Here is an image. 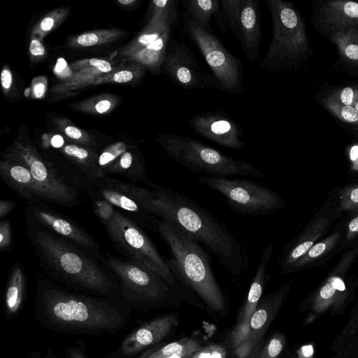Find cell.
Returning <instances> with one entry per match:
<instances>
[{"instance_id": "6da1fadb", "label": "cell", "mask_w": 358, "mask_h": 358, "mask_svg": "<svg viewBox=\"0 0 358 358\" xmlns=\"http://www.w3.org/2000/svg\"><path fill=\"white\" fill-rule=\"evenodd\" d=\"M143 184L150 189L148 208L152 214L205 245L232 277L243 276L248 266V253L225 224L182 193L149 180Z\"/></svg>"}, {"instance_id": "7a4b0ae2", "label": "cell", "mask_w": 358, "mask_h": 358, "mask_svg": "<svg viewBox=\"0 0 358 358\" xmlns=\"http://www.w3.org/2000/svg\"><path fill=\"white\" fill-rule=\"evenodd\" d=\"M35 312L44 327L71 334H114L127 322L115 299L71 291L48 279L37 282Z\"/></svg>"}, {"instance_id": "3957f363", "label": "cell", "mask_w": 358, "mask_h": 358, "mask_svg": "<svg viewBox=\"0 0 358 358\" xmlns=\"http://www.w3.org/2000/svg\"><path fill=\"white\" fill-rule=\"evenodd\" d=\"M27 234L44 272L74 291L120 299L115 275L74 244L45 230L27 226Z\"/></svg>"}, {"instance_id": "277c9868", "label": "cell", "mask_w": 358, "mask_h": 358, "mask_svg": "<svg viewBox=\"0 0 358 358\" xmlns=\"http://www.w3.org/2000/svg\"><path fill=\"white\" fill-rule=\"evenodd\" d=\"M169 248L166 262L173 275L215 311L226 308L224 294L213 272L210 259L201 244L173 224L158 217L151 223Z\"/></svg>"}, {"instance_id": "5b68a950", "label": "cell", "mask_w": 358, "mask_h": 358, "mask_svg": "<svg viewBox=\"0 0 358 358\" xmlns=\"http://www.w3.org/2000/svg\"><path fill=\"white\" fill-rule=\"evenodd\" d=\"M90 199L96 216L115 248L126 258L142 263L167 283L176 287L180 280L142 227L108 203L97 199Z\"/></svg>"}, {"instance_id": "8992f818", "label": "cell", "mask_w": 358, "mask_h": 358, "mask_svg": "<svg viewBox=\"0 0 358 358\" xmlns=\"http://www.w3.org/2000/svg\"><path fill=\"white\" fill-rule=\"evenodd\" d=\"M156 141L167 156L189 170L213 177L251 176L264 178V173L252 164L236 159L189 137L159 135Z\"/></svg>"}, {"instance_id": "52a82bcc", "label": "cell", "mask_w": 358, "mask_h": 358, "mask_svg": "<svg viewBox=\"0 0 358 358\" xmlns=\"http://www.w3.org/2000/svg\"><path fill=\"white\" fill-rule=\"evenodd\" d=\"M272 22V38L260 69L274 72L293 66L309 48L304 23L292 3L266 0Z\"/></svg>"}, {"instance_id": "ba28073f", "label": "cell", "mask_w": 358, "mask_h": 358, "mask_svg": "<svg viewBox=\"0 0 358 358\" xmlns=\"http://www.w3.org/2000/svg\"><path fill=\"white\" fill-rule=\"evenodd\" d=\"M100 262L115 275L120 299L131 306L161 303L176 288L138 261L103 255Z\"/></svg>"}, {"instance_id": "9c48e42d", "label": "cell", "mask_w": 358, "mask_h": 358, "mask_svg": "<svg viewBox=\"0 0 358 358\" xmlns=\"http://www.w3.org/2000/svg\"><path fill=\"white\" fill-rule=\"evenodd\" d=\"M3 156L16 160L28 169L47 203L64 207L80 204L82 192L29 143L16 139Z\"/></svg>"}, {"instance_id": "30bf717a", "label": "cell", "mask_w": 358, "mask_h": 358, "mask_svg": "<svg viewBox=\"0 0 358 358\" xmlns=\"http://www.w3.org/2000/svg\"><path fill=\"white\" fill-rule=\"evenodd\" d=\"M198 180L224 197L229 208L241 215L271 214L284 205L272 189L246 179H229L199 174Z\"/></svg>"}, {"instance_id": "8fae6325", "label": "cell", "mask_w": 358, "mask_h": 358, "mask_svg": "<svg viewBox=\"0 0 358 358\" xmlns=\"http://www.w3.org/2000/svg\"><path fill=\"white\" fill-rule=\"evenodd\" d=\"M85 193L90 199L108 203L141 227L151 229V223L156 216L148 209L149 188L140 187L128 180L104 176L90 178Z\"/></svg>"}, {"instance_id": "7c38bea8", "label": "cell", "mask_w": 358, "mask_h": 358, "mask_svg": "<svg viewBox=\"0 0 358 358\" xmlns=\"http://www.w3.org/2000/svg\"><path fill=\"white\" fill-rule=\"evenodd\" d=\"M184 28L196 45L220 85L229 93L242 88V65L208 29L185 14Z\"/></svg>"}, {"instance_id": "4fadbf2b", "label": "cell", "mask_w": 358, "mask_h": 358, "mask_svg": "<svg viewBox=\"0 0 358 358\" xmlns=\"http://www.w3.org/2000/svg\"><path fill=\"white\" fill-rule=\"evenodd\" d=\"M24 217L27 226L45 230L63 238L100 262L103 255L95 238L76 222L56 211L47 203L27 204Z\"/></svg>"}, {"instance_id": "5bb4252c", "label": "cell", "mask_w": 358, "mask_h": 358, "mask_svg": "<svg viewBox=\"0 0 358 358\" xmlns=\"http://www.w3.org/2000/svg\"><path fill=\"white\" fill-rule=\"evenodd\" d=\"M224 22L239 42L248 59L255 62L259 57L262 38L261 12L255 0H221Z\"/></svg>"}, {"instance_id": "9a60e30c", "label": "cell", "mask_w": 358, "mask_h": 358, "mask_svg": "<svg viewBox=\"0 0 358 358\" xmlns=\"http://www.w3.org/2000/svg\"><path fill=\"white\" fill-rule=\"evenodd\" d=\"M191 128L200 136L230 149L245 147L241 128L229 117L220 113L200 114L189 120Z\"/></svg>"}, {"instance_id": "2e32d148", "label": "cell", "mask_w": 358, "mask_h": 358, "mask_svg": "<svg viewBox=\"0 0 358 358\" xmlns=\"http://www.w3.org/2000/svg\"><path fill=\"white\" fill-rule=\"evenodd\" d=\"M163 65L167 76L182 87L194 89L203 81L198 61L184 42L173 41L168 47Z\"/></svg>"}, {"instance_id": "e0dca14e", "label": "cell", "mask_w": 358, "mask_h": 358, "mask_svg": "<svg viewBox=\"0 0 358 358\" xmlns=\"http://www.w3.org/2000/svg\"><path fill=\"white\" fill-rule=\"evenodd\" d=\"M178 324L173 315H166L151 320L129 334L122 341L123 355L132 356L145 348L153 347L165 338Z\"/></svg>"}, {"instance_id": "ac0fdd59", "label": "cell", "mask_w": 358, "mask_h": 358, "mask_svg": "<svg viewBox=\"0 0 358 358\" xmlns=\"http://www.w3.org/2000/svg\"><path fill=\"white\" fill-rule=\"evenodd\" d=\"M0 176L4 182L27 204L45 202V197L28 169L20 162L3 156Z\"/></svg>"}, {"instance_id": "d6986e66", "label": "cell", "mask_w": 358, "mask_h": 358, "mask_svg": "<svg viewBox=\"0 0 358 358\" xmlns=\"http://www.w3.org/2000/svg\"><path fill=\"white\" fill-rule=\"evenodd\" d=\"M346 297L343 278L338 275L329 277L315 294L305 323H311L329 309L337 311L342 307Z\"/></svg>"}, {"instance_id": "ffe728a7", "label": "cell", "mask_w": 358, "mask_h": 358, "mask_svg": "<svg viewBox=\"0 0 358 358\" xmlns=\"http://www.w3.org/2000/svg\"><path fill=\"white\" fill-rule=\"evenodd\" d=\"M320 25L331 31L358 26V3L329 1L320 9Z\"/></svg>"}, {"instance_id": "44dd1931", "label": "cell", "mask_w": 358, "mask_h": 358, "mask_svg": "<svg viewBox=\"0 0 358 358\" xmlns=\"http://www.w3.org/2000/svg\"><path fill=\"white\" fill-rule=\"evenodd\" d=\"M289 289L290 283H287L260 301L250 320L249 337L262 338L275 315L282 305Z\"/></svg>"}, {"instance_id": "7402d4cb", "label": "cell", "mask_w": 358, "mask_h": 358, "mask_svg": "<svg viewBox=\"0 0 358 358\" xmlns=\"http://www.w3.org/2000/svg\"><path fill=\"white\" fill-rule=\"evenodd\" d=\"M273 250L271 243H268L263 249L238 321L250 320L257 310L264 287L271 278L267 268Z\"/></svg>"}, {"instance_id": "603a6c76", "label": "cell", "mask_w": 358, "mask_h": 358, "mask_svg": "<svg viewBox=\"0 0 358 358\" xmlns=\"http://www.w3.org/2000/svg\"><path fill=\"white\" fill-rule=\"evenodd\" d=\"M176 20L163 14L152 15L140 34L120 51V56L129 58L166 33L171 31L173 24Z\"/></svg>"}, {"instance_id": "cb8c5ba5", "label": "cell", "mask_w": 358, "mask_h": 358, "mask_svg": "<svg viewBox=\"0 0 358 358\" xmlns=\"http://www.w3.org/2000/svg\"><path fill=\"white\" fill-rule=\"evenodd\" d=\"M328 224V219L320 217L298 238L280 259L283 271H289L291 266L303 257L315 244Z\"/></svg>"}, {"instance_id": "d4e9b609", "label": "cell", "mask_w": 358, "mask_h": 358, "mask_svg": "<svg viewBox=\"0 0 358 358\" xmlns=\"http://www.w3.org/2000/svg\"><path fill=\"white\" fill-rule=\"evenodd\" d=\"M27 290L26 276L24 268L15 262L8 274L4 297L5 312L8 317L15 316L20 310Z\"/></svg>"}, {"instance_id": "484cf974", "label": "cell", "mask_w": 358, "mask_h": 358, "mask_svg": "<svg viewBox=\"0 0 358 358\" xmlns=\"http://www.w3.org/2000/svg\"><path fill=\"white\" fill-rule=\"evenodd\" d=\"M182 3L185 8V14L201 27L207 29L212 17H215L220 31L223 33L227 31V28L224 22L220 1L185 0Z\"/></svg>"}, {"instance_id": "4316f807", "label": "cell", "mask_w": 358, "mask_h": 358, "mask_svg": "<svg viewBox=\"0 0 358 358\" xmlns=\"http://www.w3.org/2000/svg\"><path fill=\"white\" fill-rule=\"evenodd\" d=\"M330 38L346 62L358 65V26L332 31Z\"/></svg>"}, {"instance_id": "83f0119b", "label": "cell", "mask_w": 358, "mask_h": 358, "mask_svg": "<svg viewBox=\"0 0 358 358\" xmlns=\"http://www.w3.org/2000/svg\"><path fill=\"white\" fill-rule=\"evenodd\" d=\"M201 348L199 343L194 339L185 338L157 347H152L138 358H169L177 354L192 353Z\"/></svg>"}, {"instance_id": "f1b7e54d", "label": "cell", "mask_w": 358, "mask_h": 358, "mask_svg": "<svg viewBox=\"0 0 358 358\" xmlns=\"http://www.w3.org/2000/svg\"><path fill=\"white\" fill-rule=\"evenodd\" d=\"M339 237L340 234L335 232L323 241L315 243L303 257L291 266L289 270L303 266L321 257L334 246Z\"/></svg>"}, {"instance_id": "f546056e", "label": "cell", "mask_w": 358, "mask_h": 358, "mask_svg": "<svg viewBox=\"0 0 358 358\" xmlns=\"http://www.w3.org/2000/svg\"><path fill=\"white\" fill-rule=\"evenodd\" d=\"M326 107L345 122L358 124V110L350 106L342 104L334 95L324 100Z\"/></svg>"}, {"instance_id": "4dcf8cb0", "label": "cell", "mask_w": 358, "mask_h": 358, "mask_svg": "<svg viewBox=\"0 0 358 358\" xmlns=\"http://www.w3.org/2000/svg\"><path fill=\"white\" fill-rule=\"evenodd\" d=\"M116 34L112 31L106 30L84 33L76 38L73 45L89 47L104 43L111 41L113 36Z\"/></svg>"}, {"instance_id": "1f68e13d", "label": "cell", "mask_w": 358, "mask_h": 358, "mask_svg": "<svg viewBox=\"0 0 358 358\" xmlns=\"http://www.w3.org/2000/svg\"><path fill=\"white\" fill-rule=\"evenodd\" d=\"M143 66H137L136 68H134L131 70L127 69L118 70L111 73H108L106 76H103L97 78L95 81L96 84H101L105 83H124L133 80L135 75H142L143 73Z\"/></svg>"}, {"instance_id": "d6a6232c", "label": "cell", "mask_w": 358, "mask_h": 358, "mask_svg": "<svg viewBox=\"0 0 358 358\" xmlns=\"http://www.w3.org/2000/svg\"><path fill=\"white\" fill-rule=\"evenodd\" d=\"M285 338L282 334L273 335L257 358H278L284 349Z\"/></svg>"}, {"instance_id": "836d02e7", "label": "cell", "mask_w": 358, "mask_h": 358, "mask_svg": "<svg viewBox=\"0 0 358 358\" xmlns=\"http://www.w3.org/2000/svg\"><path fill=\"white\" fill-rule=\"evenodd\" d=\"M74 68L86 72H96L108 73L112 71L113 67L109 62L101 59H90L76 62Z\"/></svg>"}, {"instance_id": "e575fe53", "label": "cell", "mask_w": 358, "mask_h": 358, "mask_svg": "<svg viewBox=\"0 0 358 358\" xmlns=\"http://www.w3.org/2000/svg\"><path fill=\"white\" fill-rule=\"evenodd\" d=\"M151 17L156 14L169 15L175 19L178 17V1L176 0H153Z\"/></svg>"}, {"instance_id": "d590c367", "label": "cell", "mask_w": 358, "mask_h": 358, "mask_svg": "<svg viewBox=\"0 0 358 358\" xmlns=\"http://www.w3.org/2000/svg\"><path fill=\"white\" fill-rule=\"evenodd\" d=\"M261 339L248 337L235 349L236 358H254L257 352Z\"/></svg>"}, {"instance_id": "8d00e7d4", "label": "cell", "mask_w": 358, "mask_h": 358, "mask_svg": "<svg viewBox=\"0 0 358 358\" xmlns=\"http://www.w3.org/2000/svg\"><path fill=\"white\" fill-rule=\"evenodd\" d=\"M250 320L238 321L231 334V343L234 348H236L242 342L250 336Z\"/></svg>"}, {"instance_id": "74e56055", "label": "cell", "mask_w": 358, "mask_h": 358, "mask_svg": "<svg viewBox=\"0 0 358 358\" xmlns=\"http://www.w3.org/2000/svg\"><path fill=\"white\" fill-rule=\"evenodd\" d=\"M65 15L64 11H55L44 17L40 22L38 27L36 29L35 32L38 34H41L43 36L45 34L55 28L57 23H59L62 18Z\"/></svg>"}, {"instance_id": "f35d334b", "label": "cell", "mask_w": 358, "mask_h": 358, "mask_svg": "<svg viewBox=\"0 0 358 358\" xmlns=\"http://www.w3.org/2000/svg\"><path fill=\"white\" fill-rule=\"evenodd\" d=\"M13 232L8 220H1L0 222V251L1 253L9 250L13 245Z\"/></svg>"}, {"instance_id": "ab89813d", "label": "cell", "mask_w": 358, "mask_h": 358, "mask_svg": "<svg viewBox=\"0 0 358 358\" xmlns=\"http://www.w3.org/2000/svg\"><path fill=\"white\" fill-rule=\"evenodd\" d=\"M225 348L217 344L201 348L197 350L190 358H226Z\"/></svg>"}, {"instance_id": "60d3db41", "label": "cell", "mask_w": 358, "mask_h": 358, "mask_svg": "<svg viewBox=\"0 0 358 358\" xmlns=\"http://www.w3.org/2000/svg\"><path fill=\"white\" fill-rule=\"evenodd\" d=\"M342 209L354 210L358 208V185L346 189L341 196Z\"/></svg>"}, {"instance_id": "b9f144b4", "label": "cell", "mask_w": 358, "mask_h": 358, "mask_svg": "<svg viewBox=\"0 0 358 358\" xmlns=\"http://www.w3.org/2000/svg\"><path fill=\"white\" fill-rule=\"evenodd\" d=\"M356 91L350 87L343 88L338 94L334 95L343 105L353 106Z\"/></svg>"}, {"instance_id": "7bdbcfd3", "label": "cell", "mask_w": 358, "mask_h": 358, "mask_svg": "<svg viewBox=\"0 0 358 358\" xmlns=\"http://www.w3.org/2000/svg\"><path fill=\"white\" fill-rule=\"evenodd\" d=\"M55 73L61 78H66L71 75L70 69L67 63L63 58H59L55 66Z\"/></svg>"}, {"instance_id": "ee69618b", "label": "cell", "mask_w": 358, "mask_h": 358, "mask_svg": "<svg viewBox=\"0 0 358 358\" xmlns=\"http://www.w3.org/2000/svg\"><path fill=\"white\" fill-rule=\"evenodd\" d=\"M17 207V203L12 200L1 199L0 201V218L2 220Z\"/></svg>"}, {"instance_id": "f6af8a7d", "label": "cell", "mask_w": 358, "mask_h": 358, "mask_svg": "<svg viewBox=\"0 0 358 358\" xmlns=\"http://www.w3.org/2000/svg\"><path fill=\"white\" fill-rule=\"evenodd\" d=\"M298 358H313L315 354L314 343H310L301 345L296 352Z\"/></svg>"}, {"instance_id": "bcb514c9", "label": "cell", "mask_w": 358, "mask_h": 358, "mask_svg": "<svg viewBox=\"0 0 358 358\" xmlns=\"http://www.w3.org/2000/svg\"><path fill=\"white\" fill-rule=\"evenodd\" d=\"M29 52L32 56L41 57L45 55V49L39 40L34 38L30 43Z\"/></svg>"}, {"instance_id": "7dc6e473", "label": "cell", "mask_w": 358, "mask_h": 358, "mask_svg": "<svg viewBox=\"0 0 358 358\" xmlns=\"http://www.w3.org/2000/svg\"><path fill=\"white\" fill-rule=\"evenodd\" d=\"M65 134L71 139L81 141L83 137L82 131L77 127L73 126H67L64 129Z\"/></svg>"}, {"instance_id": "c3c4849f", "label": "cell", "mask_w": 358, "mask_h": 358, "mask_svg": "<svg viewBox=\"0 0 358 358\" xmlns=\"http://www.w3.org/2000/svg\"><path fill=\"white\" fill-rule=\"evenodd\" d=\"M12 74L7 69H3L1 74V85L4 90H8L12 85Z\"/></svg>"}, {"instance_id": "681fc988", "label": "cell", "mask_w": 358, "mask_h": 358, "mask_svg": "<svg viewBox=\"0 0 358 358\" xmlns=\"http://www.w3.org/2000/svg\"><path fill=\"white\" fill-rule=\"evenodd\" d=\"M111 107V103L109 100L103 99L99 101L95 105V110L99 113H104Z\"/></svg>"}, {"instance_id": "f907efd6", "label": "cell", "mask_w": 358, "mask_h": 358, "mask_svg": "<svg viewBox=\"0 0 358 358\" xmlns=\"http://www.w3.org/2000/svg\"><path fill=\"white\" fill-rule=\"evenodd\" d=\"M358 233V217L352 219L349 224L348 229V238H352L355 234Z\"/></svg>"}, {"instance_id": "816d5d0a", "label": "cell", "mask_w": 358, "mask_h": 358, "mask_svg": "<svg viewBox=\"0 0 358 358\" xmlns=\"http://www.w3.org/2000/svg\"><path fill=\"white\" fill-rule=\"evenodd\" d=\"M50 145L53 148H60L64 145V138L59 134L53 136L50 140Z\"/></svg>"}, {"instance_id": "f5cc1de1", "label": "cell", "mask_w": 358, "mask_h": 358, "mask_svg": "<svg viewBox=\"0 0 358 358\" xmlns=\"http://www.w3.org/2000/svg\"><path fill=\"white\" fill-rule=\"evenodd\" d=\"M67 355L68 358H87L83 352L76 348H68Z\"/></svg>"}, {"instance_id": "db71d44e", "label": "cell", "mask_w": 358, "mask_h": 358, "mask_svg": "<svg viewBox=\"0 0 358 358\" xmlns=\"http://www.w3.org/2000/svg\"><path fill=\"white\" fill-rule=\"evenodd\" d=\"M45 87L43 83H37L34 87V93L36 97H41L45 93Z\"/></svg>"}, {"instance_id": "11a10c76", "label": "cell", "mask_w": 358, "mask_h": 358, "mask_svg": "<svg viewBox=\"0 0 358 358\" xmlns=\"http://www.w3.org/2000/svg\"><path fill=\"white\" fill-rule=\"evenodd\" d=\"M350 156L353 162L358 158V145H355L351 148Z\"/></svg>"}, {"instance_id": "9f6ffc18", "label": "cell", "mask_w": 358, "mask_h": 358, "mask_svg": "<svg viewBox=\"0 0 358 358\" xmlns=\"http://www.w3.org/2000/svg\"><path fill=\"white\" fill-rule=\"evenodd\" d=\"M194 354H192V353L177 354V355H174L169 358H190Z\"/></svg>"}, {"instance_id": "6f0895ef", "label": "cell", "mask_w": 358, "mask_h": 358, "mask_svg": "<svg viewBox=\"0 0 358 358\" xmlns=\"http://www.w3.org/2000/svg\"><path fill=\"white\" fill-rule=\"evenodd\" d=\"M43 358H57L52 350H48Z\"/></svg>"}, {"instance_id": "680465c9", "label": "cell", "mask_w": 358, "mask_h": 358, "mask_svg": "<svg viewBox=\"0 0 358 358\" xmlns=\"http://www.w3.org/2000/svg\"><path fill=\"white\" fill-rule=\"evenodd\" d=\"M350 327H351L352 333H355L356 329L358 328V313L357 317L355 318V322Z\"/></svg>"}, {"instance_id": "91938a15", "label": "cell", "mask_w": 358, "mask_h": 358, "mask_svg": "<svg viewBox=\"0 0 358 358\" xmlns=\"http://www.w3.org/2000/svg\"><path fill=\"white\" fill-rule=\"evenodd\" d=\"M135 0H118V2L123 5H128L134 3Z\"/></svg>"}, {"instance_id": "94428289", "label": "cell", "mask_w": 358, "mask_h": 358, "mask_svg": "<svg viewBox=\"0 0 358 358\" xmlns=\"http://www.w3.org/2000/svg\"><path fill=\"white\" fill-rule=\"evenodd\" d=\"M353 107L358 110V90L356 91Z\"/></svg>"}, {"instance_id": "6125c7cd", "label": "cell", "mask_w": 358, "mask_h": 358, "mask_svg": "<svg viewBox=\"0 0 358 358\" xmlns=\"http://www.w3.org/2000/svg\"><path fill=\"white\" fill-rule=\"evenodd\" d=\"M353 163V168L358 170V158Z\"/></svg>"}, {"instance_id": "be15d7a7", "label": "cell", "mask_w": 358, "mask_h": 358, "mask_svg": "<svg viewBox=\"0 0 358 358\" xmlns=\"http://www.w3.org/2000/svg\"><path fill=\"white\" fill-rule=\"evenodd\" d=\"M291 358H294V357H291Z\"/></svg>"}]
</instances>
